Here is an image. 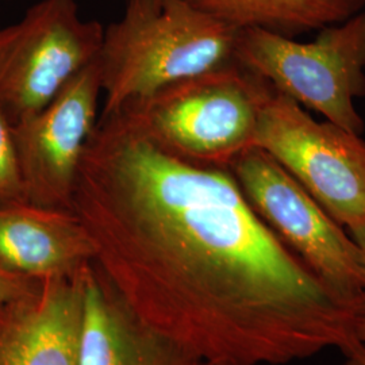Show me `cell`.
<instances>
[{"mask_svg": "<svg viewBox=\"0 0 365 365\" xmlns=\"http://www.w3.org/2000/svg\"><path fill=\"white\" fill-rule=\"evenodd\" d=\"M71 209L131 312L209 364L364 349L361 310L271 232L229 170L172 155L123 111L98 119Z\"/></svg>", "mask_w": 365, "mask_h": 365, "instance_id": "obj_1", "label": "cell"}, {"mask_svg": "<svg viewBox=\"0 0 365 365\" xmlns=\"http://www.w3.org/2000/svg\"><path fill=\"white\" fill-rule=\"evenodd\" d=\"M238 30L188 0H129L122 18L106 27L96 58L101 115L235 63Z\"/></svg>", "mask_w": 365, "mask_h": 365, "instance_id": "obj_2", "label": "cell"}, {"mask_svg": "<svg viewBox=\"0 0 365 365\" xmlns=\"http://www.w3.org/2000/svg\"><path fill=\"white\" fill-rule=\"evenodd\" d=\"M261 83L235 61L176 81L119 111L172 155L227 170L255 146Z\"/></svg>", "mask_w": 365, "mask_h": 365, "instance_id": "obj_3", "label": "cell"}, {"mask_svg": "<svg viewBox=\"0 0 365 365\" xmlns=\"http://www.w3.org/2000/svg\"><path fill=\"white\" fill-rule=\"evenodd\" d=\"M235 60L303 108L363 134L356 101L365 95V11L321 29L312 42L259 27L240 29Z\"/></svg>", "mask_w": 365, "mask_h": 365, "instance_id": "obj_4", "label": "cell"}, {"mask_svg": "<svg viewBox=\"0 0 365 365\" xmlns=\"http://www.w3.org/2000/svg\"><path fill=\"white\" fill-rule=\"evenodd\" d=\"M255 146L276 160L346 230L365 223V141L312 117L261 78Z\"/></svg>", "mask_w": 365, "mask_h": 365, "instance_id": "obj_5", "label": "cell"}, {"mask_svg": "<svg viewBox=\"0 0 365 365\" xmlns=\"http://www.w3.org/2000/svg\"><path fill=\"white\" fill-rule=\"evenodd\" d=\"M227 170L271 232L327 288L363 312L364 267L349 232L260 148L242 152Z\"/></svg>", "mask_w": 365, "mask_h": 365, "instance_id": "obj_6", "label": "cell"}, {"mask_svg": "<svg viewBox=\"0 0 365 365\" xmlns=\"http://www.w3.org/2000/svg\"><path fill=\"white\" fill-rule=\"evenodd\" d=\"M105 27L84 21L76 0H41L0 29V108L14 126L38 113L93 63Z\"/></svg>", "mask_w": 365, "mask_h": 365, "instance_id": "obj_7", "label": "cell"}, {"mask_svg": "<svg viewBox=\"0 0 365 365\" xmlns=\"http://www.w3.org/2000/svg\"><path fill=\"white\" fill-rule=\"evenodd\" d=\"M101 93L95 60L38 113L11 126L26 202L72 210L78 165L99 119Z\"/></svg>", "mask_w": 365, "mask_h": 365, "instance_id": "obj_8", "label": "cell"}, {"mask_svg": "<svg viewBox=\"0 0 365 365\" xmlns=\"http://www.w3.org/2000/svg\"><path fill=\"white\" fill-rule=\"evenodd\" d=\"M83 269L0 303V365H78Z\"/></svg>", "mask_w": 365, "mask_h": 365, "instance_id": "obj_9", "label": "cell"}, {"mask_svg": "<svg viewBox=\"0 0 365 365\" xmlns=\"http://www.w3.org/2000/svg\"><path fill=\"white\" fill-rule=\"evenodd\" d=\"M78 365H211L148 327L95 262L83 269Z\"/></svg>", "mask_w": 365, "mask_h": 365, "instance_id": "obj_10", "label": "cell"}, {"mask_svg": "<svg viewBox=\"0 0 365 365\" xmlns=\"http://www.w3.org/2000/svg\"><path fill=\"white\" fill-rule=\"evenodd\" d=\"M91 235L72 210L24 202L0 206V262L37 280L68 277L93 262Z\"/></svg>", "mask_w": 365, "mask_h": 365, "instance_id": "obj_11", "label": "cell"}, {"mask_svg": "<svg viewBox=\"0 0 365 365\" xmlns=\"http://www.w3.org/2000/svg\"><path fill=\"white\" fill-rule=\"evenodd\" d=\"M238 29L259 27L287 37L337 25L363 11L365 0H188Z\"/></svg>", "mask_w": 365, "mask_h": 365, "instance_id": "obj_12", "label": "cell"}, {"mask_svg": "<svg viewBox=\"0 0 365 365\" xmlns=\"http://www.w3.org/2000/svg\"><path fill=\"white\" fill-rule=\"evenodd\" d=\"M24 200V184L11 125L0 108V206Z\"/></svg>", "mask_w": 365, "mask_h": 365, "instance_id": "obj_13", "label": "cell"}, {"mask_svg": "<svg viewBox=\"0 0 365 365\" xmlns=\"http://www.w3.org/2000/svg\"><path fill=\"white\" fill-rule=\"evenodd\" d=\"M39 280L19 274L0 262V303L21 298L37 287Z\"/></svg>", "mask_w": 365, "mask_h": 365, "instance_id": "obj_14", "label": "cell"}, {"mask_svg": "<svg viewBox=\"0 0 365 365\" xmlns=\"http://www.w3.org/2000/svg\"><path fill=\"white\" fill-rule=\"evenodd\" d=\"M348 232H349V235H352L354 242L357 244V247L360 249V255H361V261H363L365 272V223L357 226V227H353ZM356 336H357V339L360 341V344L364 346L365 349V306L363 312L359 314L357 321H356Z\"/></svg>", "mask_w": 365, "mask_h": 365, "instance_id": "obj_15", "label": "cell"}, {"mask_svg": "<svg viewBox=\"0 0 365 365\" xmlns=\"http://www.w3.org/2000/svg\"><path fill=\"white\" fill-rule=\"evenodd\" d=\"M342 365H365V349L360 353L353 354V356L345 357V361Z\"/></svg>", "mask_w": 365, "mask_h": 365, "instance_id": "obj_16", "label": "cell"}]
</instances>
